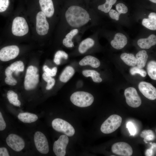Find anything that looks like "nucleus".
Returning <instances> with one entry per match:
<instances>
[{"mask_svg":"<svg viewBox=\"0 0 156 156\" xmlns=\"http://www.w3.org/2000/svg\"><path fill=\"white\" fill-rule=\"evenodd\" d=\"M65 16L68 24L75 28L83 26L90 20L88 12L83 8L77 5L70 7L66 10Z\"/></svg>","mask_w":156,"mask_h":156,"instance_id":"1","label":"nucleus"},{"mask_svg":"<svg viewBox=\"0 0 156 156\" xmlns=\"http://www.w3.org/2000/svg\"><path fill=\"white\" fill-rule=\"evenodd\" d=\"M72 103L80 107L89 106L93 103L94 98L91 94L84 91H77L73 93L70 97Z\"/></svg>","mask_w":156,"mask_h":156,"instance_id":"2","label":"nucleus"},{"mask_svg":"<svg viewBox=\"0 0 156 156\" xmlns=\"http://www.w3.org/2000/svg\"><path fill=\"white\" fill-rule=\"evenodd\" d=\"M38 70L36 66L31 65L26 70L24 81V86L27 90L34 89L39 81Z\"/></svg>","mask_w":156,"mask_h":156,"instance_id":"3","label":"nucleus"},{"mask_svg":"<svg viewBox=\"0 0 156 156\" xmlns=\"http://www.w3.org/2000/svg\"><path fill=\"white\" fill-rule=\"evenodd\" d=\"M122 120V118L120 116L116 114L111 115L102 124L101 130L105 134L111 133L120 127Z\"/></svg>","mask_w":156,"mask_h":156,"instance_id":"4","label":"nucleus"},{"mask_svg":"<svg viewBox=\"0 0 156 156\" xmlns=\"http://www.w3.org/2000/svg\"><path fill=\"white\" fill-rule=\"evenodd\" d=\"M29 31V27L25 19L23 17L17 16L13 20L12 31L14 36H21L26 34Z\"/></svg>","mask_w":156,"mask_h":156,"instance_id":"5","label":"nucleus"},{"mask_svg":"<svg viewBox=\"0 0 156 156\" xmlns=\"http://www.w3.org/2000/svg\"><path fill=\"white\" fill-rule=\"evenodd\" d=\"M52 126L55 131L62 133L67 136H72L75 133V130L73 126L65 120L60 118L54 119Z\"/></svg>","mask_w":156,"mask_h":156,"instance_id":"6","label":"nucleus"},{"mask_svg":"<svg viewBox=\"0 0 156 156\" xmlns=\"http://www.w3.org/2000/svg\"><path fill=\"white\" fill-rule=\"evenodd\" d=\"M124 95L127 104L130 106L136 108L142 103L141 99L136 89L133 87H129L125 90Z\"/></svg>","mask_w":156,"mask_h":156,"instance_id":"7","label":"nucleus"},{"mask_svg":"<svg viewBox=\"0 0 156 156\" xmlns=\"http://www.w3.org/2000/svg\"><path fill=\"white\" fill-rule=\"evenodd\" d=\"M34 140L35 146L39 152L43 154H47L49 152L48 140L43 133L40 131H36L34 135Z\"/></svg>","mask_w":156,"mask_h":156,"instance_id":"8","label":"nucleus"},{"mask_svg":"<svg viewBox=\"0 0 156 156\" xmlns=\"http://www.w3.org/2000/svg\"><path fill=\"white\" fill-rule=\"evenodd\" d=\"M19 53L18 47L15 45L5 47L0 50V60L7 62L16 57Z\"/></svg>","mask_w":156,"mask_h":156,"instance_id":"9","label":"nucleus"},{"mask_svg":"<svg viewBox=\"0 0 156 156\" xmlns=\"http://www.w3.org/2000/svg\"><path fill=\"white\" fill-rule=\"evenodd\" d=\"M49 25L46 16L42 11L38 12L36 16V29L39 35L44 36L48 32Z\"/></svg>","mask_w":156,"mask_h":156,"instance_id":"10","label":"nucleus"},{"mask_svg":"<svg viewBox=\"0 0 156 156\" xmlns=\"http://www.w3.org/2000/svg\"><path fill=\"white\" fill-rule=\"evenodd\" d=\"M6 142L9 146L16 152L21 151L25 146L24 140L21 137L15 134L9 135L6 138Z\"/></svg>","mask_w":156,"mask_h":156,"instance_id":"11","label":"nucleus"},{"mask_svg":"<svg viewBox=\"0 0 156 156\" xmlns=\"http://www.w3.org/2000/svg\"><path fill=\"white\" fill-rule=\"evenodd\" d=\"M69 142V139L66 135H61L53 144V150L57 156H64L66 153V146Z\"/></svg>","mask_w":156,"mask_h":156,"instance_id":"12","label":"nucleus"},{"mask_svg":"<svg viewBox=\"0 0 156 156\" xmlns=\"http://www.w3.org/2000/svg\"><path fill=\"white\" fill-rule=\"evenodd\" d=\"M112 152L122 156H131L133 154L131 146L128 143L124 142L115 143L112 147Z\"/></svg>","mask_w":156,"mask_h":156,"instance_id":"13","label":"nucleus"},{"mask_svg":"<svg viewBox=\"0 0 156 156\" xmlns=\"http://www.w3.org/2000/svg\"><path fill=\"white\" fill-rule=\"evenodd\" d=\"M141 92L148 99L153 100L156 99V89L150 83L142 81L138 85Z\"/></svg>","mask_w":156,"mask_h":156,"instance_id":"14","label":"nucleus"},{"mask_svg":"<svg viewBox=\"0 0 156 156\" xmlns=\"http://www.w3.org/2000/svg\"><path fill=\"white\" fill-rule=\"evenodd\" d=\"M127 42L126 36L122 33H118L115 34L114 39L111 41L110 44L114 48L119 50L123 48Z\"/></svg>","mask_w":156,"mask_h":156,"instance_id":"15","label":"nucleus"},{"mask_svg":"<svg viewBox=\"0 0 156 156\" xmlns=\"http://www.w3.org/2000/svg\"><path fill=\"white\" fill-rule=\"evenodd\" d=\"M42 12L46 17L50 18L54 14V9L52 0H39Z\"/></svg>","mask_w":156,"mask_h":156,"instance_id":"16","label":"nucleus"},{"mask_svg":"<svg viewBox=\"0 0 156 156\" xmlns=\"http://www.w3.org/2000/svg\"><path fill=\"white\" fill-rule=\"evenodd\" d=\"M138 46L141 49H148L156 44V36L152 34L147 38L139 39L137 42Z\"/></svg>","mask_w":156,"mask_h":156,"instance_id":"17","label":"nucleus"},{"mask_svg":"<svg viewBox=\"0 0 156 156\" xmlns=\"http://www.w3.org/2000/svg\"><path fill=\"white\" fill-rule=\"evenodd\" d=\"M143 26L146 28L152 30H156V13L154 12L150 13L148 18H144L142 21Z\"/></svg>","mask_w":156,"mask_h":156,"instance_id":"18","label":"nucleus"},{"mask_svg":"<svg viewBox=\"0 0 156 156\" xmlns=\"http://www.w3.org/2000/svg\"><path fill=\"white\" fill-rule=\"evenodd\" d=\"M79 64L81 66L89 65L93 68H97L100 66V62L96 57L91 55H87L79 62Z\"/></svg>","mask_w":156,"mask_h":156,"instance_id":"19","label":"nucleus"},{"mask_svg":"<svg viewBox=\"0 0 156 156\" xmlns=\"http://www.w3.org/2000/svg\"><path fill=\"white\" fill-rule=\"evenodd\" d=\"M137 66L142 68L145 66L148 56L146 51L144 50L139 51L136 54Z\"/></svg>","mask_w":156,"mask_h":156,"instance_id":"20","label":"nucleus"},{"mask_svg":"<svg viewBox=\"0 0 156 156\" xmlns=\"http://www.w3.org/2000/svg\"><path fill=\"white\" fill-rule=\"evenodd\" d=\"M18 118L21 121L25 123H31L36 121L38 117L36 114L29 112L19 113Z\"/></svg>","mask_w":156,"mask_h":156,"instance_id":"21","label":"nucleus"},{"mask_svg":"<svg viewBox=\"0 0 156 156\" xmlns=\"http://www.w3.org/2000/svg\"><path fill=\"white\" fill-rule=\"evenodd\" d=\"M122 60L127 65L134 66L137 65V60L135 57L132 53H124L120 55Z\"/></svg>","mask_w":156,"mask_h":156,"instance_id":"22","label":"nucleus"},{"mask_svg":"<svg viewBox=\"0 0 156 156\" xmlns=\"http://www.w3.org/2000/svg\"><path fill=\"white\" fill-rule=\"evenodd\" d=\"M75 72V70L72 67L70 66L66 67L60 76V80L63 82H67L73 76Z\"/></svg>","mask_w":156,"mask_h":156,"instance_id":"23","label":"nucleus"},{"mask_svg":"<svg viewBox=\"0 0 156 156\" xmlns=\"http://www.w3.org/2000/svg\"><path fill=\"white\" fill-rule=\"evenodd\" d=\"M94 41L92 39L88 38L83 40L80 43L79 47V51L81 53H83L94 44Z\"/></svg>","mask_w":156,"mask_h":156,"instance_id":"24","label":"nucleus"},{"mask_svg":"<svg viewBox=\"0 0 156 156\" xmlns=\"http://www.w3.org/2000/svg\"><path fill=\"white\" fill-rule=\"evenodd\" d=\"M78 31L77 29L71 30L66 36L65 38L63 41V44L65 47H72L74 46L73 42L72 41L73 38L78 33Z\"/></svg>","mask_w":156,"mask_h":156,"instance_id":"25","label":"nucleus"},{"mask_svg":"<svg viewBox=\"0 0 156 156\" xmlns=\"http://www.w3.org/2000/svg\"><path fill=\"white\" fill-rule=\"evenodd\" d=\"M83 75L86 77H91L94 82L96 83H100L102 79L100 77V74L97 71L90 70H86L82 72Z\"/></svg>","mask_w":156,"mask_h":156,"instance_id":"26","label":"nucleus"},{"mask_svg":"<svg viewBox=\"0 0 156 156\" xmlns=\"http://www.w3.org/2000/svg\"><path fill=\"white\" fill-rule=\"evenodd\" d=\"M7 97L9 102L14 106L20 107L21 103L18 99V95L12 90H9L7 93Z\"/></svg>","mask_w":156,"mask_h":156,"instance_id":"27","label":"nucleus"},{"mask_svg":"<svg viewBox=\"0 0 156 156\" xmlns=\"http://www.w3.org/2000/svg\"><path fill=\"white\" fill-rule=\"evenodd\" d=\"M148 74L152 79L156 80V62L152 60L149 61L147 66Z\"/></svg>","mask_w":156,"mask_h":156,"instance_id":"28","label":"nucleus"},{"mask_svg":"<svg viewBox=\"0 0 156 156\" xmlns=\"http://www.w3.org/2000/svg\"><path fill=\"white\" fill-rule=\"evenodd\" d=\"M10 68L13 73H16L20 72H23L24 69V65L23 62L21 61H16L9 66Z\"/></svg>","mask_w":156,"mask_h":156,"instance_id":"29","label":"nucleus"},{"mask_svg":"<svg viewBox=\"0 0 156 156\" xmlns=\"http://www.w3.org/2000/svg\"><path fill=\"white\" fill-rule=\"evenodd\" d=\"M140 137L144 138V141L146 143H147V141L153 140L155 139V135L153 131L150 130H144L142 131Z\"/></svg>","mask_w":156,"mask_h":156,"instance_id":"30","label":"nucleus"},{"mask_svg":"<svg viewBox=\"0 0 156 156\" xmlns=\"http://www.w3.org/2000/svg\"><path fill=\"white\" fill-rule=\"evenodd\" d=\"M68 57V55L67 53L63 51L59 50L57 51L55 54L54 62L56 64L59 65L60 64L61 58L67 59Z\"/></svg>","mask_w":156,"mask_h":156,"instance_id":"31","label":"nucleus"},{"mask_svg":"<svg viewBox=\"0 0 156 156\" xmlns=\"http://www.w3.org/2000/svg\"><path fill=\"white\" fill-rule=\"evenodd\" d=\"M113 5V3L110 1L106 0L105 2L103 4L99 5L98 8L105 13H107L111 10Z\"/></svg>","mask_w":156,"mask_h":156,"instance_id":"32","label":"nucleus"},{"mask_svg":"<svg viewBox=\"0 0 156 156\" xmlns=\"http://www.w3.org/2000/svg\"><path fill=\"white\" fill-rule=\"evenodd\" d=\"M129 71L131 74L133 75L138 74L142 77H144L146 75V72L144 69L137 66H133L130 68Z\"/></svg>","mask_w":156,"mask_h":156,"instance_id":"33","label":"nucleus"},{"mask_svg":"<svg viewBox=\"0 0 156 156\" xmlns=\"http://www.w3.org/2000/svg\"><path fill=\"white\" fill-rule=\"evenodd\" d=\"M116 7V10L120 14H125L128 12V8L123 3H120L117 4Z\"/></svg>","mask_w":156,"mask_h":156,"instance_id":"34","label":"nucleus"},{"mask_svg":"<svg viewBox=\"0 0 156 156\" xmlns=\"http://www.w3.org/2000/svg\"><path fill=\"white\" fill-rule=\"evenodd\" d=\"M43 70L45 73L51 77L55 76L57 72V67H54L51 69L46 65L43 66Z\"/></svg>","mask_w":156,"mask_h":156,"instance_id":"35","label":"nucleus"},{"mask_svg":"<svg viewBox=\"0 0 156 156\" xmlns=\"http://www.w3.org/2000/svg\"><path fill=\"white\" fill-rule=\"evenodd\" d=\"M9 0H0V12L5 11L8 8Z\"/></svg>","mask_w":156,"mask_h":156,"instance_id":"36","label":"nucleus"},{"mask_svg":"<svg viewBox=\"0 0 156 156\" xmlns=\"http://www.w3.org/2000/svg\"><path fill=\"white\" fill-rule=\"evenodd\" d=\"M5 81L7 84L12 86L15 85L17 83L16 80L13 77L12 75L6 76Z\"/></svg>","mask_w":156,"mask_h":156,"instance_id":"37","label":"nucleus"},{"mask_svg":"<svg viewBox=\"0 0 156 156\" xmlns=\"http://www.w3.org/2000/svg\"><path fill=\"white\" fill-rule=\"evenodd\" d=\"M127 128L128 129L131 135L134 136L136 133V129L133 124L130 122H127Z\"/></svg>","mask_w":156,"mask_h":156,"instance_id":"38","label":"nucleus"},{"mask_svg":"<svg viewBox=\"0 0 156 156\" xmlns=\"http://www.w3.org/2000/svg\"><path fill=\"white\" fill-rule=\"evenodd\" d=\"M109 12V16L111 18L116 21L119 20L120 14L118 12L114 10L111 9Z\"/></svg>","mask_w":156,"mask_h":156,"instance_id":"39","label":"nucleus"},{"mask_svg":"<svg viewBox=\"0 0 156 156\" xmlns=\"http://www.w3.org/2000/svg\"><path fill=\"white\" fill-rule=\"evenodd\" d=\"M150 144L152 145L151 148L147 149L145 153V155L147 156H152L154 154V151H155V150L156 149V144L155 143H150Z\"/></svg>","mask_w":156,"mask_h":156,"instance_id":"40","label":"nucleus"},{"mask_svg":"<svg viewBox=\"0 0 156 156\" xmlns=\"http://www.w3.org/2000/svg\"><path fill=\"white\" fill-rule=\"evenodd\" d=\"M6 126V123L4 120L1 113L0 111V131L4 130Z\"/></svg>","mask_w":156,"mask_h":156,"instance_id":"41","label":"nucleus"},{"mask_svg":"<svg viewBox=\"0 0 156 156\" xmlns=\"http://www.w3.org/2000/svg\"><path fill=\"white\" fill-rule=\"evenodd\" d=\"M10 156L7 148L5 147H0V156Z\"/></svg>","mask_w":156,"mask_h":156,"instance_id":"42","label":"nucleus"},{"mask_svg":"<svg viewBox=\"0 0 156 156\" xmlns=\"http://www.w3.org/2000/svg\"><path fill=\"white\" fill-rule=\"evenodd\" d=\"M43 79L47 83L50 82L52 79L51 76L48 74L46 73H44L42 75Z\"/></svg>","mask_w":156,"mask_h":156,"instance_id":"43","label":"nucleus"},{"mask_svg":"<svg viewBox=\"0 0 156 156\" xmlns=\"http://www.w3.org/2000/svg\"><path fill=\"white\" fill-rule=\"evenodd\" d=\"M55 80L54 79L52 78V80L49 82L47 83L46 89L47 90H50L55 85Z\"/></svg>","mask_w":156,"mask_h":156,"instance_id":"44","label":"nucleus"},{"mask_svg":"<svg viewBox=\"0 0 156 156\" xmlns=\"http://www.w3.org/2000/svg\"><path fill=\"white\" fill-rule=\"evenodd\" d=\"M151 2L154 3H156V0H149Z\"/></svg>","mask_w":156,"mask_h":156,"instance_id":"45","label":"nucleus"}]
</instances>
